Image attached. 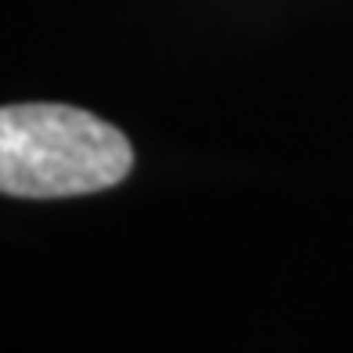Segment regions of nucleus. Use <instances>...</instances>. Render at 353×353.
<instances>
[{
  "label": "nucleus",
  "instance_id": "f257e3e1",
  "mask_svg": "<svg viewBox=\"0 0 353 353\" xmlns=\"http://www.w3.org/2000/svg\"><path fill=\"white\" fill-rule=\"evenodd\" d=\"M130 170V137L94 112L58 101L0 105V195H98L123 184Z\"/></svg>",
  "mask_w": 353,
  "mask_h": 353
}]
</instances>
